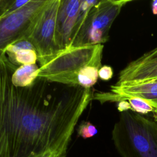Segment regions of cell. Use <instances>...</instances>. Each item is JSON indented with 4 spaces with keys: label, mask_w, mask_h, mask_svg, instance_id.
I'll return each instance as SVG.
<instances>
[{
    "label": "cell",
    "mask_w": 157,
    "mask_h": 157,
    "mask_svg": "<svg viewBox=\"0 0 157 157\" xmlns=\"http://www.w3.org/2000/svg\"><path fill=\"white\" fill-rule=\"evenodd\" d=\"M18 66L0 55V157H30L71 141L93 100L91 88L37 77L26 87L13 85Z\"/></svg>",
    "instance_id": "6da1fadb"
},
{
    "label": "cell",
    "mask_w": 157,
    "mask_h": 157,
    "mask_svg": "<svg viewBox=\"0 0 157 157\" xmlns=\"http://www.w3.org/2000/svg\"><path fill=\"white\" fill-rule=\"evenodd\" d=\"M104 44L67 48L40 67L38 77L70 86L91 88L102 67Z\"/></svg>",
    "instance_id": "7a4b0ae2"
},
{
    "label": "cell",
    "mask_w": 157,
    "mask_h": 157,
    "mask_svg": "<svg viewBox=\"0 0 157 157\" xmlns=\"http://www.w3.org/2000/svg\"><path fill=\"white\" fill-rule=\"evenodd\" d=\"M122 157H157V121L131 110L120 112L112 131Z\"/></svg>",
    "instance_id": "3957f363"
},
{
    "label": "cell",
    "mask_w": 157,
    "mask_h": 157,
    "mask_svg": "<svg viewBox=\"0 0 157 157\" xmlns=\"http://www.w3.org/2000/svg\"><path fill=\"white\" fill-rule=\"evenodd\" d=\"M131 1L101 0L91 9L80 7V15L68 48L104 44L122 7Z\"/></svg>",
    "instance_id": "277c9868"
},
{
    "label": "cell",
    "mask_w": 157,
    "mask_h": 157,
    "mask_svg": "<svg viewBox=\"0 0 157 157\" xmlns=\"http://www.w3.org/2000/svg\"><path fill=\"white\" fill-rule=\"evenodd\" d=\"M61 0H48L35 19L26 40L34 47L39 67L45 65L63 51L57 37V17Z\"/></svg>",
    "instance_id": "5b68a950"
},
{
    "label": "cell",
    "mask_w": 157,
    "mask_h": 157,
    "mask_svg": "<svg viewBox=\"0 0 157 157\" xmlns=\"http://www.w3.org/2000/svg\"><path fill=\"white\" fill-rule=\"evenodd\" d=\"M48 0H30L15 12L0 19V51L20 40L28 32Z\"/></svg>",
    "instance_id": "8992f818"
},
{
    "label": "cell",
    "mask_w": 157,
    "mask_h": 157,
    "mask_svg": "<svg viewBox=\"0 0 157 157\" xmlns=\"http://www.w3.org/2000/svg\"><path fill=\"white\" fill-rule=\"evenodd\" d=\"M82 0H61L57 17V37L63 50L69 47L77 23Z\"/></svg>",
    "instance_id": "52a82bcc"
},
{
    "label": "cell",
    "mask_w": 157,
    "mask_h": 157,
    "mask_svg": "<svg viewBox=\"0 0 157 157\" xmlns=\"http://www.w3.org/2000/svg\"><path fill=\"white\" fill-rule=\"evenodd\" d=\"M110 91L120 96L139 98L149 101L155 109L153 117L157 121V82L114 84L110 86Z\"/></svg>",
    "instance_id": "ba28073f"
},
{
    "label": "cell",
    "mask_w": 157,
    "mask_h": 157,
    "mask_svg": "<svg viewBox=\"0 0 157 157\" xmlns=\"http://www.w3.org/2000/svg\"><path fill=\"white\" fill-rule=\"evenodd\" d=\"M157 78V63L136 64L129 63L118 74L115 84L148 82Z\"/></svg>",
    "instance_id": "9c48e42d"
},
{
    "label": "cell",
    "mask_w": 157,
    "mask_h": 157,
    "mask_svg": "<svg viewBox=\"0 0 157 157\" xmlns=\"http://www.w3.org/2000/svg\"><path fill=\"white\" fill-rule=\"evenodd\" d=\"M39 68L36 64L17 67L11 77L13 85L18 87H26L32 85L38 77Z\"/></svg>",
    "instance_id": "30bf717a"
},
{
    "label": "cell",
    "mask_w": 157,
    "mask_h": 157,
    "mask_svg": "<svg viewBox=\"0 0 157 157\" xmlns=\"http://www.w3.org/2000/svg\"><path fill=\"white\" fill-rule=\"evenodd\" d=\"M4 53V52H1ZM8 59L16 66L34 64L37 60V55L35 50H21L14 53H6Z\"/></svg>",
    "instance_id": "8fae6325"
},
{
    "label": "cell",
    "mask_w": 157,
    "mask_h": 157,
    "mask_svg": "<svg viewBox=\"0 0 157 157\" xmlns=\"http://www.w3.org/2000/svg\"><path fill=\"white\" fill-rule=\"evenodd\" d=\"M30 0H0V19L20 9Z\"/></svg>",
    "instance_id": "7c38bea8"
},
{
    "label": "cell",
    "mask_w": 157,
    "mask_h": 157,
    "mask_svg": "<svg viewBox=\"0 0 157 157\" xmlns=\"http://www.w3.org/2000/svg\"><path fill=\"white\" fill-rule=\"evenodd\" d=\"M70 142H64L44 152L30 157H66Z\"/></svg>",
    "instance_id": "4fadbf2b"
},
{
    "label": "cell",
    "mask_w": 157,
    "mask_h": 157,
    "mask_svg": "<svg viewBox=\"0 0 157 157\" xmlns=\"http://www.w3.org/2000/svg\"><path fill=\"white\" fill-rule=\"evenodd\" d=\"M77 135L84 139H89L96 136L98 130L96 127L89 121H82L77 128Z\"/></svg>",
    "instance_id": "5bb4252c"
},
{
    "label": "cell",
    "mask_w": 157,
    "mask_h": 157,
    "mask_svg": "<svg viewBox=\"0 0 157 157\" xmlns=\"http://www.w3.org/2000/svg\"><path fill=\"white\" fill-rule=\"evenodd\" d=\"M25 49H30V50H35L33 45L28 40H22L9 45L7 46L3 50L1 51V52H4L6 53H14L18 52L21 50Z\"/></svg>",
    "instance_id": "9a60e30c"
},
{
    "label": "cell",
    "mask_w": 157,
    "mask_h": 157,
    "mask_svg": "<svg viewBox=\"0 0 157 157\" xmlns=\"http://www.w3.org/2000/svg\"><path fill=\"white\" fill-rule=\"evenodd\" d=\"M136 64H156L157 63V47L145 53L142 56L132 61Z\"/></svg>",
    "instance_id": "2e32d148"
},
{
    "label": "cell",
    "mask_w": 157,
    "mask_h": 157,
    "mask_svg": "<svg viewBox=\"0 0 157 157\" xmlns=\"http://www.w3.org/2000/svg\"><path fill=\"white\" fill-rule=\"evenodd\" d=\"M113 75V69L108 65H104L100 68L98 72L99 78L104 81L110 80Z\"/></svg>",
    "instance_id": "e0dca14e"
},
{
    "label": "cell",
    "mask_w": 157,
    "mask_h": 157,
    "mask_svg": "<svg viewBox=\"0 0 157 157\" xmlns=\"http://www.w3.org/2000/svg\"><path fill=\"white\" fill-rule=\"evenodd\" d=\"M152 12L153 14L157 15V1H153L151 4Z\"/></svg>",
    "instance_id": "ac0fdd59"
},
{
    "label": "cell",
    "mask_w": 157,
    "mask_h": 157,
    "mask_svg": "<svg viewBox=\"0 0 157 157\" xmlns=\"http://www.w3.org/2000/svg\"><path fill=\"white\" fill-rule=\"evenodd\" d=\"M150 82H157V78L155 79V80H152V81H150Z\"/></svg>",
    "instance_id": "d6986e66"
}]
</instances>
